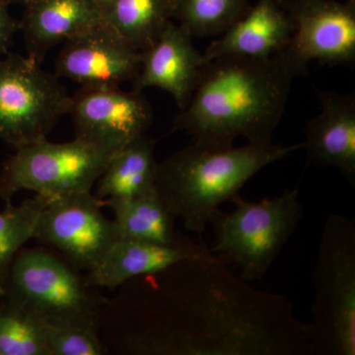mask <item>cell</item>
Instances as JSON below:
<instances>
[{
  "mask_svg": "<svg viewBox=\"0 0 355 355\" xmlns=\"http://www.w3.org/2000/svg\"><path fill=\"white\" fill-rule=\"evenodd\" d=\"M76 139L114 155L146 135L153 110L144 92L116 88H81L72 97L69 113Z\"/></svg>",
  "mask_w": 355,
  "mask_h": 355,
  "instance_id": "11",
  "label": "cell"
},
{
  "mask_svg": "<svg viewBox=\"0 0 355 355\" xmlns=\"http://www.w3.org/2000/svg\"><path fill=\"white\" fill-rule=\"evenodd\" d=\"M321 110L305 127L307 162L336 168L355 183V97L335 91L319 93Z\"/></svg>",
  "mask_w": 355,
  "mask_h": 355,
  "instance_id": "14",
  "label": "cell"
},
{
  "mask_svg": "<svg viewBox=\"0 0 355 355\" xmlns=\"http://www.w3.org/2000/svg\"><path fill=\"white\" fill-rule=\"evenodd\" d=\"M140 62L141 53L103 22L64 42L55 74L83 88H116L135 80Z\"/></svg>",
  "mask_w": 355,
  "mask_h": 355,
  "instance_id": "12",
  "label": "cell"
},
{
  "mask_svg": "<svg viewBox=\"0 0 355 355\" xmlns=\"http://www.w3.org/2000/svg\"><path fill=\"white\" fill-rule=\"evenodd\" d=\"M315 293L308 323L310 354L355 355V220L324 221L312 272Z\"/></svg>",
  "mask_w": 355,
  "mask_h": 355,
  "instance_id": "4",
  "label": "cell"
},
{
  "mask_svg": "<svg viewBox=\"0 0 355 355\" xmlns=\"http://www.w3.org/2000/svg\"><path fill=\"white\" fill-rule=\"evenodd\" d=\"M302 147L272 142L214 146L195 141L158 163L156 190L184 227L200 235L222 203L240 195L257 173Z\"/></svg>",
  "mask_w": 355,
  "mask_h": 355,
  "instance_id": "3",
  "label": "cell"
},
{
  "mask_svg": "<svg viewBox=\"0 0 355 355\" xmlns=\"http://www.w3.org/2000/svg\"><path fill=\"white\" fill-rule=\"evenodd\" d=\"M155 141L140 135L114 153L97 181L100 200H130L156 189Z\"/></svg>",
  "mask_w": 355,
  "mask_h": 355,
  "instance_id": "18",
  "label": "cell"
},
{
  "mask_svg": "<svg viewBox=\"0 0 355 355\" xmlns=\"http://www.w3.org/2000/svg\"><path fill=\"white\" fill-rule=\"evenodd\" d=\"M4 1H6L8 4L12 3V2H22L23 3L25 0H4Z\"/></svg>",
  "mask_w": 355,
  "mask_h": 355,
  "instance_id": "26",
  "label": "cell"
},
{
  "mask_svg": "<svg viewBox=\"0 0 355 355\" xmlns=\"http://www.w3.org/2000/svg\"><path fill=\"white\" fill-rule=\"evenodd\" d=\"M173 18L191 37L220 36L249 10V0H173Z\"/></svg>",
  "mask_w": 355,
  "mask_h": 355,
  "instance_id": "21",
  "label": "cell"
},
{
  "mask_svg": "<svg viewBox=\"0 0 355 355\" xmlns=\"http://www.w3.org/2000/svg\"><path fill=\"white\" fill-rule=\"evenodd\" d=\"M48 355L107 354L98 328L76 323H46Z\"/></svg>",
  "mask_w": 355,
  "mask_h": 355,
  "instance_id": "24",
  "label": "cell"
},
{
  "mask_svg": "<svg viewBox=\"0 0 355 355\" xmlns=\"http://www.w3.org/2000/svg\"><path fill=\"white\" fill-rule=\"evenodd\" d=\"M102 200L91 191L48 200L34 237L55 248L76 270H92L118 240L114 221L103 214Z\"/></svg>",
  "mask_w": 355,
  "mask_h": 355,
  "instance_id": "10",
  "label": "cell"
},
{
  "mask_svg": "<svg viewBox=\"0 0 355 355\" xmlns=\"http://www.w3.org/2000/svg\"><path fill=\"white\" fill-rule=\"evenodd\" d=\"M8 6L6 1L0 0V55H6L14 35L19 30V22L9 12Z\"/></svg>",
  "mask_w": 355,
  "mask_h": 355,
  "instance_id": "25",
  "label": "cell"
},
{
  "mask_svg": "<svg viewBox=\"0 0 355 355\" xmlns=\"http://www.w3.org/2000/svg\"><path fill=\"white\" fill-rule=\"evenodd\" d=\"M19 22L27 57L42 64L58 44L103 23L98 0H25Z\"/></svg>",
  "mask_w": 355,
  "mask_h": 355,
  "instance_id": "16",
  "label": "cell"
},
{
  "mask_svg": "<svg viewBox=\"0 0 355 355\" xmlns=\"http://www.w3.org/2000/svg\"><path fill=\"white\" fill-rule=\"evenodd\" d=\"M73 266L50 252L20 250L14 259L3 297L36 313L46 323L99 328L101 302Z\"/></svg>",
  "mask_w": 355,
  "mask_h": 355,
  "instance_id": "7",
  "label": "cell"
},
{
  "mask_svg": "<svg viewBox=\"0 0 355 355\" xmlns=\"http://www.w3.org/2000/svg\"><path fill=\"white\" fill-rule=\"evenodd\" d=\"M295 25L282 0H258L203 53L205 64L220 57H275L286 50Z\"/></svg>",
  "mask_w": 355,
  "mask_h": 355,
  "instance_id": "15",
  "label": "cell"
},
{
  "mask_svg": "<svg viewBox=\"0 0 355 355\" xmlns=\"http://www.w3.org/2000/svg\"><path fill=\"white\" fill-rule=\"evenodd\" d=\"M102 202L114 211L118 240L175 245L188 239L177 232V218L156 189L130 200H105Z\"/></svg>",
  "mask_w": 355,
  "mask_h": 355,
  "instance_id": "19",
  "label": "cell"
},
{
  "mask_svg": "<svg viewBox=\"0 0 355 355\" xmlns=\"http://www.w3.org/2000/svg\"><path fill=\"white\" fill-rule=\"evenodd\" d=\"M113 157L94 144L76 139H46L16 149L0 170V200L11 202L22 190L53 200L91 191Z\"/></svg>",
  "mask_w": 355,
  "mask_h": 355,
  "instance_id": "6",
  "label": "cell"
},
{
  "mask_svg": "<svg viewBox=\"0 0 355 355\" xmlns=\"http://www.w3.org/2000/svg\"><path fill=\"white\" fill-rule=\"evenodd\" d=\"M232 211L218 209L211 217L214 243L210 247L247 282L265 277L300 223L303 205L298 187L258 202L236 196Z\"/></svg>",
  "mask_w": 355,
  "mask_h": 355,
  "instance_id": "5",
  "label": "cell"
},
{
  "mask_svg": "<svg viewBox=\"0 0 355 355\" xmlns=\"http://www.w3.org/2000/svg\"><path fill=\"white\" fill-rule=\"evenodd\" d=\"M58 79L29 57L0 58V140L17 149L46 139L71 105Z\"/></svg>",
  "mask_w": 355,
  "mask_h": 355,
  "instance_id": "8",
  "label": "cell"
},
{
  "mask_svg": "<svg viewBox=\"0 0 355 355\" xmlns=\"http://www.w3.org/2000/svg\"><path fill=\"white\" fill-rule=\"evenodd\" d=\"M103 22L135 50L154 43L173 18V0H98Z\"/></svg>",
  "mask_w": 355,
  "mask_h": 355,
  "instance_id": "20",
  "label": "cell"
},
{
  "mask_svg": "<svg viewBox=\"0 0 355 355\" xmlns=\"http://www.w3.org/2000/svg\"><path fill=\"white\" fill-rule=\"evenodd\" d=\"M205 65L203 53L193 46V37L170 20L154 43L141 51L132 89L139 92L150 87L167 91L183 111L200 83Z\"/></svg>",
  "mask_w": 355,
  "mask_h": 355,
  "instance_id": "13",
  "label": "cell"
},
{
  "mask_svg": "<svg viewBox=\"0 0 355 355\" xmlns=\"http://www.w3.org/2000/svg\"><path fill=\"white\" fill-rule=\"evenodd\" d=\"M121 347L137 355H308V323L207 253L130 280Z\"/></svg>",
  "mask_w": 355,
  "mask_h": 355,
  "instance_id": "1",
  "label": "cell"
},
{
  "mask_svg": "<svg viewBox=\"0 0 355 355\" xmlns=\"http://www.w3.org/2000/svg\"><path fill=\"white\" fill-rule=\"evenodd\" d=\"M296 76L280 53L268 58H214L203 67L175 128L207 146H231L238 137L251 144H270Z\"/></svg>",
  "mask_w": 355,
  "mask_h": 355,
  "instance_id": "2",
  "label": "cell"
},
{
  "mask_svg": "<svg viewBox=\"0 0 355 355\" xmlns=\"http://www.w3.org/2000/svg\"><path fill=\"white\" fill-rule=\"evenodd\" d=\"M48 198L35 196L19 205L6 202L0 211V297L6 293V282L15 257L34 237L40 214Z\"/></svg>",
  "mask_w": 355,
  "mask_h": 355,
  "instance_id": "23",
  "label": "cell"
},
{
  "mask_svg": "<svg viewBox=\"0 0 355 355\" xmlns=\"http://www.w3.org/2000/svg\"><path fill=\"white\" fill-rule=\"evenodd\" d=\"M46 322L25 306L0 301V355H48Z\"/></svg>",
  "mask_w": 355,
  "mask_h": 355,
  "instance_id": "22",
  "label": "cell"
},
{
  "mask_svg": "<svg viewBox=\"0 0 355 355\" xmlns=\"http://www.w3.org/2000/svg\"><path fill=\"white\" fill-rule=\"evenodd\" d=\"M295 25L280 55L298 76L317 60L327 65L355 62V0H282Z\"/></svg>",
  "mask_w": 355,
  "mask_h": 355,
  "instance_id": "9",
  "label": "cell"
},
{
  "mask_svg": "<svg viewBox=\"0 0 355 355\" xmlns=\"http://www.w3.org/2000/svg\"><path fill=\"white\" fill-rule=\"evenodd\" d=\"M209 249L205 243H197L190 238L175 245L119 239L89 270L86 280L91 286L116 288L137 277L161 272L180 261L207 253Z\"/></svg>",
  "mask_w": 355,
  "mask_h": 355,
  "instance_id": "17",
  "label": "cell"
},
{
  "mask_svg": "<svg viewBox=\"0 0 355 355\" xmlns=\"http://www.w3.org/2000/svg\"><path fill=\"white\" fill-rule=\"evenodd\" d=\"M2 297H0V301H1Z\"/></svg>",
  "mask_w": 355,
  "mask_h": 355,
  "instance_id": "27",
  "label": "cell"
}]
</instances>
